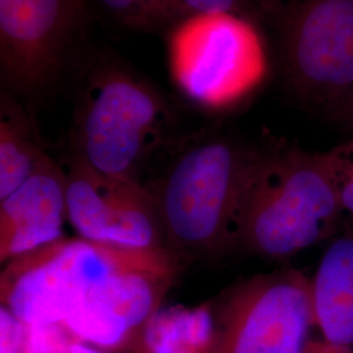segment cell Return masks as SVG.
Segmentation results:
<instances>
[{
	"label": "cell",
	"mask_w": 353,
	"mask_h": 353,
	"mask_svg": "<svg viewBox=\"0 0 353 353\" xmlns=\"http://www.w3.org/2000/svg\"><path fill=\"white\" fill-rule=\"evenodd\" d=\"M352 152L353 138L327 151L262 150L241 204L234 249L283 259L332 237L344 214L341 178Z\"/></svg>",
	"instance_id": "6da1fadb"
},
{
	"label": "cell",
	"mask_w": 353,
	"mask_h": 353,
	"mask_svg": "<svg viewBox=\"0 0 353 353\" xmlns=\"http://www.w3.org/2000/svg\"><path fill=\"white\" fill-rule=\"evenodd\" d=\"M261 151L221 135L195 137L145 185L165 245L185 263L234 250L241 204Z\"/></svg>",
	"instance_id": "7a4b0ae2"
},
{
	"label": "cell",
	"mask_w": 353,
	"mask_h": 353,
	"mask_svg": "<svg viewBox=\"0 0 353 353\" xmlns=\"http://www.w3.org/2000/svg\"><path fill=\"white\" fill-rule=\"evenodd\" d=\"M172 127L173 113L156 89L119 65H100L79 97L71 156L103 176L143 183V168Z\"/></svg>",
	"instance_id": "3957f363"
},
{
	"label": "cell",
	"mask_w": 353,
	"mask_h": 353,
	"mask_svg": "<svg viewBox=\"0 0 353 353\" xmlns=\"http://www.w3.org/2000/svg\"><path fill=\"white\" fill-rule=\"evenodd\" d=\"M174 255L166 248L126 249L64 237L6 263L0 300L26 325L63 323L106 280Z\"/></svg>",
	"instance_id": "277c9868"
},
{
	"label": "cell",
	"mask_w": 353,
	"mask_h": 353,
	"mask_svg": "<svg viewBox=\"0 0 353 353\" xmlns=\"http://www.w3.org/2000/svg\"><path fill=\"white\" fill-rule=\"evenodd\" d=\"M168 46L174 84L208 110L236 106L268 72L263 41L240 13H192L174 24Z\"/></svg>",
	"instance_id": "5b68a950"
},
{
	"label": "cell",
	"mask_w": 353,
	"mask_h": 353,
	"mask_svg": "<svg viewBox=\"0 0 353 353\" xmlns=\"http://www.w3.org/2000/svg\"><path fill=\"white\" fill-rule=\"evenodd\" d=\"M284 80L331 114L353 92V0H267Z\"/></svg>",
	"instance_id": "8992f818"
},
{
	"label": "cell",
	"mask_w": 353,
	"mask_h": 353,
	"mask_svg": "<svg viewBox=\"0 0 353 353\" xmlns=\"http://www.w3.org/2000/svg\"><path fill=\"white\" fill-rule=\"evenodd\" d=\"M207 353H303L316 321L310 278L297 270L258 275L214 303Z\"/></svg>",
	"instance_id": "52a82bcc"
},
{
	"label": "cell",
	"mask_w": 353,
	"mask_h": 353,
	"mask_svg": "<svg viewBox=\"0 0 353 353\" xmlns=\"http://www.w3.org/2000/svg\"><path fill=\"white\" fill-rule=\"evenodd\" d=\"M65 174L67 217L77 237L126 249L166 248L157 205L144 183L103 176L72 156Z\"/></svg>",
	"instance_id": "ba28073f"
},
{
	"label": "cell",
	"mask_w": 353,
	"mask_h": 353,
	"mask_svg": "<svg viewBox=\"0 0 353 353\" xmlns=\"http://www.w3.org/2000/svg\"><path fill=\"white\" fill-rule=\"evenodd\" d=\"M183 265L174 255L157 265L119 272L93 290L62 325L77 341L102 351L134 353Z\"/></svg>",
	"instance_id": "9c48e42d"
},
{
	"label": "cell",
	"mask_w": 353,
	"mask_h": 353,
	"mask_svg": "<svg viewBox=\"0 0 353 353\" xmlns=\"http://www.w3.org/2000/svg\"><path fill=\"white\" fill-rule=\"evenodd\" d=\"M87 0H0L1 81L16 93L45 88L63 63Z\"/></svg>",
	"instance_id": "30bf717a"
},
{
	"label": "cell",
	"mask_w": 353,
	"mask_h": 353,
	"mask_svg": "<svg viewBox=\"0 0 353 353\" xmlns=\"http://www.w3.org/2000/svg\"><path fill=\"white\" fill-rule=\"evenodd\" d=\"M67 174L48 152L33 173L0 199V261L3 265L39 250L64 236Z\"/></svg>",
	"instance_id": "8fae6325"
},
{
	"label": "cell",
	"mask_w": 353,
	"mask_h": 353,
	"mask_svg": "<svg viewBox=\"0 0 353 353\" xmlns=\"http://www.w3.org/2000/svg\"><path fill=\"white\" fill-rule=\"evenodd\" d=\"M321 336L353 350V233L332 241L310 279Z\"/></svg>",
	"instance_id": "7c38bea8"
},
{
	"label": "cell",
	"mask_w": 353,
	"mask_h": 353,
	"mask_svg": "<svg viewBox=\"0 0 353 353\" xmlns=\"http://www.w3.org/2000/svg\"><path fill=\"white\" fill-rule=\"evenodd\" d=\"M46 153L37 127L10 92L0 96V199L33 173Z\"/></svg>",
	"instance_id": "4fadbf2b"
},
{
	"label": "cell",
	"mask_w": 353,
	"mask_h": 353,
	"mask_svg": "<svg viewBox=\"0 0 353 353\" xmlns=\"http://www.w3.org/2000/svg\"><path fill=\"white\" fill-rule=\"evenodd\" d=\"M214 331V303L195 309L161 307L143 331L134 353H207Z\"/></svg>",
	"instance_id": "5bb4252c"
},
{
	"label": "cell",
	"mask_w": 353,
	"mask_h": 353,
	"mask_svg": "<svg viewBox=\"0 0 353 353\" xmlns=\"http://www.w3.org/2000/svg\"><path fill=\"white\" fill-rule=\"evenodd\" d=\"M102 8L123 26L157 30L190 16L176 0H97Z\"/></svg>",
	"instance_id": "9a60e30c"
},
{
	"label": "cell",
	"mask_w": 353,
	"mask_h": 353,
	"mask_svg": "<svg viewBox=\"0 0 353 353\" xmlns=\"http://www.w3.org/2000/svg\"><path fill=\"white\" fill-rule=\"evenodd\" d=\"M76 341L62 323L30 326L24 323L21 353H67Z\"/></svg>",
	"instance_id": "2e32d148"
},
{
	"label": "cell",
	"mask_w": 353,
	"mask_h": 353,
	"mask_svg": "<svg viewBox=\"0 0 353 353\" xmlns=\"http://www.w3.org/2000/svg\"><path fill=\"white\" fill-rule=\"evenodd\" d=\"M24 323L0 305V353H21Z\"/></svg>",
	"instance_id": "e0dca14e"
},
{
	"label": "cell",
	"mask_w": 353,
	"mask_h": 353,
	"mask_svg": "<svg viewBox=\"0 0 353 353\" xmlns=\"http://www.w3.org/2000/svg\"><path fill=\"white\" fill-rule=\"evenodd\" d=\"M189 13L234 12L239 13L243 0H176Z\"/></svg>",
	"instance_id": "ac0fdd59"
},
{
	"label": "cell",
	"mask_w": 353,
	"mask_h": 353,
	"mask_svg": "<svg viewBox=\"0 0 353 353\" xmlns=\"http://www.w3.org/2000/svg\"><path fill=\"white\" fill-rule=\"evenodd\" d=\"M341 192L344 212L353 216V152L343 173Z\"/></svg>",
	"instance_id": "d6986e66"
},
{
	"label": "cell",
	"mask_w": 353,
	"mask_h": 353,
	"mask_svg": "<svg viewBox=\"0 0 353 353\" xmlns=\"http://www.w3.org/2000/svg\"><path fill=\"white\" fill-rule=\"evenodd\" d=\"M303 353H353V350L350 347L335 344L332 341L325 339L323 336L321 338L312 336V339L307 341Z\"/></svg>",
	"instance_id": "ffe728a7"
},
{
	"label": "cell",
	"mask_w": 353,
	"mask_h": 353,
	"mask_svg": "<svg viewBox=\"0 0 353 353\" xmlns=\"http://www.w3.org/2000/svg\"><path fill=\"white\" fill-rule=\"evenodd\" d=\"M330 115L345 127L353 138V92Z\"/></svg>",
	"instance_id": "44dd1931"
},
{
	"label": "cell",
	"mask_w": 353,
	"mask_h": 353,
	"mask_svg": "<svg viewBox=\"0 0 353 353\" xmlns=\"http://www.w3.org/2000/svg\"><path fill=\"white\" fill-rule=\"evenodd\" d=\"M67 353H112V352H106V351H102V350H99V348H96V347H92V345H89V344H85V343H83V341H74V343L71 344V347H70V350H68V352Z\"/></svg>",
	"instance_id": "7402d4cb"
}]
</instances>
